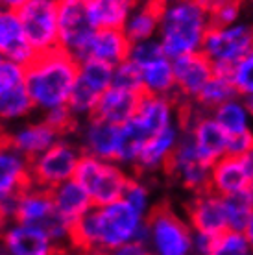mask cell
I'll return each instance as SVG.
<instances>
[{
	"instance_id": "cell-48",
	"label": "cell",
	"mask_w": 253,
	"mask_h": 255,
	"mask_svg": "<svg viewBox=\"0 0 253 255\" xmlns=\"http://www.w3.org/2000/svg\"><path fill=\"white\" fill-rule=\"evenodd\" d=\"M246 100H248V106H250V111H252V117H253V95L248 96Z\"/></svg>"
},
{
	"instance_id": "cell-34",
	"label": "cell",
	"mask_w": 253,
	"mask_h": 255,
	"mask_svg": "<svg viewBox=\"0 0 253 255\" xmlns=\"http://www.w3.org/2000/svg\"><path fill=\"white\" fill-rule=\"evenodd\" d=\"M209 255H253V244L244 231L226 230L215 237Z\"/></svg>"
},
{
	"instance_id": "cell-7",
	"label": "cell",
	"mask_w": 253,
	"mask_h": 255,
	"mask_svg": "<svg viewBox=\"0 0 253 255\" xmlns=\"http://www.w3.org/2000/svg\"><path fill=\"white\" fill-rule=\"evenodd\" d=\"M253 50V19H241L233 24H213L205 35L202 54L218 72L235 69L246 54Z\"/></svg>"
},
{
	"instance_id": "cell-44",
	"label": "cell",
	"mask_w": 253,
	"mask_h": 255,
	"mask_svg": "<svg viewBox=\"0 0 253 255\" xmlns=\"http://www.w3.org/2000/svg\"><path fill=\"white\" fill-rule=\"evenodd\" d=\"M26 2H30V0H0V4L4 6V9H11V11L20 9Z\"/></svg>"
},
{
	"instance_id": "cell-5",
	"label": "cell",
	"mask_w": 253,
	"mask_h": 255,
	"mask_svg": "<svg viewBox=\"0 0 253 255\" xmlns=\"http://www.w3.org/2000/svg\"><path fill=\"white\" fill-rule=\"evenodd\" d=\"M146 248L152 255H194V230L170 204H157L146 222Z\"/></svg>"
},
{
	"instance_id": "cell-47",
	"label": "cell",
	"mask_w": 253,
	"mask_h": 255,
	"mask_svg": "<svg viewBox=\"0 0 253 255\" xmlns=\"http://www.w3.org/2000/svg\"><path fill=\"white\" fill-rule=\"evenodd\" d=\"M6 144H7V135H6V131L0 128V150L6 146Z\"/></svg>"
},
{
	"instance_id": "cell-23",
	"label": "cell",
	"mask_w": 253,
	"mask_h": 255,
	"mask_svg": "<svg viewBox=\"0 0 253 255\" xmlns=\"http://www.w3.org/2000/svg\"><path fill=\"white\" fill-rule=\"evenodd\" d=\"M209 189L224 198L253 189L252 178L239 155H224L211 165Z\"/></svg>"
},
{
	"instance_id": "cell-35",
	"label": "cell",
	"mask_w": 253,
	"mask_h": 255,
	"mask_svg": "<svg viewBox=\"0 0 253 255\" xmlns=\"http://www.w3.org/2000/svg\"><path fill=\"white\" fill-rule=\"evenodd\" d=\"M124 200L127 204H131L137 211H140L142 215L150 217V213L155 209V200H153V191L150 183H148V178L144 176H139V174H133L131 181L127 185L126 192H124Z\"/></svg>"
},
{
	"instance_id": "cell-40",
	"label": "cell",
	"mask_w": 253,
	"mask_h": 255,
	"mask_svg": "<svg viewBox=\"0 0 253 255\" xmlns=\"http://www.w3.org/2000/svg\"><path fill=\"white\" fill-rule=\"evenodd\" d=\"M213 235H205V233H196L194 231V255H209L213 248Z\"/></svg>"
},
{
	"instance_id": "cell-4",
	"label": "cell",
	"mask_w": 253,
	"mask_h": 255,
	"mask_svg": "<svg viewBox=\"0 0 253 255\" xmlns=\"http://www.w3.org/2000/svg\"><path fill=\"white\" fill-rule=\"evenodd\" d=\"M213 17L198 0H163L157 41L172 59L202 52Z\"/></svg>"
},
{
	"instance_id": "cell-27",
	"label": "cell",
	"mask_w": 253,
	"mask_h": 255,
	"mask_svg": "<svg viewBox=\"0 0 253 255\" xmlns=\"http://www.w3.org/2000/svg\"><path fill=\"white\" fill-rule=\"evenodd\" d=\"M50 192L57 213L72 226L78 220H82L89 211L95 207L87 191L78 183L76 179H69L61 185H57L56 189H52Z\"/></svg>"
},
{
	"instance_id": "cell-33",
	"label": "cell",
	"mask_w": 253,
	"mask_h": 255,
	"mask_svg": "<svg viewBox=\"0 0 253 255\" xmlns=\"http://www.w3.org/2000/svg\"><path fill=\"white\" fill-rule=\"evenodd\" d=\"M224 202H226V215H228L229 230L244 231L248 220H250V215L253 211V189H248L244 192L224 198Z\"/></svg>"
},
{
	"instance_id": "cell-30",
	"label": "cell",
	"mask_w": 253,
	"mask_h": 255,
	"mask_svg": "<svg viewBox=\"0 0 253 255\" xmlns=\"http://www.w3.org/2000/svg\"><path fill=\"white\" fill-rule=\"evenodd\" d=\"M135 0H87V9L96 30H124Z\"/></svg>"
},
{
	"instance_id": "cell-13",
	"label": "cell",
	"mask_w": 253,
	"mask_h": 255,
	"mask_svg": "<svg viewBox=\"0 0 253 255\" xmlns=\"http://www.w3.org/2000/svg\"><path fill=\"white\" fill-rule=\"evenodd\" d=\"M165 174L177 187L189 192V196L209 189L211 165L200 155L185 129Z\"/></svg>"
},
{
	"instance_id": "cell-41",
	"label": "cell",
	"mask_w": 253,
	"mask_h": 255,
	"mask_svg": "<svg viewBox=\"0 0 253 255\" xmlns=\"http://www.w3.org/2000/svg\"><path fill=\"white\" fill-rule=\"evenodd\" d=\"M111 255H152V254H150V250L146 248L144 243H131L119 250H115Z\"/></svg>"
},
{
	"instance_id": "cell-46",
	"label": "cell",
	"mask_w": 253,
	"mask_h": 255,
	"mask_svg": "<svg viewBox=\"0 0 253 255\" xmlns=\"http://www.w3.org/2000/svg\"><path fill=\"white\" fill-rule=\"evenodd\" d=\"M70 255H111L106 252H70Z\"/></svg>"
},
{
	"instance_id": "cell-17",
	"label": "cell",
	"mask_w": 253,
	"mask_h": 255,
	"mask_svg": "<svg viewBox=\"0 0 253 255\" xmlns=\"http://www.w3.org/2000/svg\"><path fill=\"white\" fill-rule=\"evenodd\" d=\"M43 230L19 220L4 224L0 239V255H69Z\"/></svg>"
},
{
	"instance_id": "cell-43",
	"label": "cell",
	"mask_w": 253,
	"mask_h": 255,
	"mask_svg": "<svg viewBox=\"0 0 253 255\" xmlns=\"http://www.w3.org/2000/svg\"><path fill=\"white\" fill-rule=\"evenodd\" d=\"M239 157L242 159V163H244L248 174H250V178H252V181H253V148H252V150H248L246 153L239 155Z\"/></svg>"
},
{
	"instance_id": "cell-54",
	"label": "cell",
	"mask_w": 253,
	"mask_h": 255,
	"mask_svg": "<svg viewBox=\"0 0 253 255\" xmlns=\"http://www.w3.org/2000/svg\"><path fill=\"white\" fill-rule=\"evenodd\" d=\"M69 255H70V254H69Z\"/></svg>"
},
{
	"instance_id": "cell-26",
	"label": "cell",
	"mask_w": 253,
	"mask_h": 255,
	"mask_svg": "<svg viewBox=\"0 0 253 255\" xmlns=\"http://www.w3.org/2000/svg\"><path fill=\"white\" fill-rule=\"evenodd\" d=\"M161 7L163 0H139L135 2L127 22L124 24V33L131 43L157 39L161 24Z\"/></svg>"
},
{
	"instance_id": "cell-50",
	"label": "cell",
	"mask_w": 253,
	"mask_h": 255,
	"mask_svg": "<svg viewBox=\"0 0 253 255\" xmlns=\"http://www.w3.org/2000/svg\"><path fill=\"white\" fill-rule=\"evenodd\" d=\"M246 6H250L253 9V0H246Z\"/></svg>"
},
{
	"instance_id": "cell-1",
	"label": "cell",
	"mask_w": 253,
	"mask_h": 255,
	"mask_svg": "<svg viewBox=\"0 0 253 255\" xmlns=\"http://www.w3.org/2000/svg\"><path fill=\"white\" fill-rule=\"evenodd\" d=\"M148 217L124 198L106 205H95L72 226V252H106L131 243H144Z\"/></svg>"
},
{
	"instance_id": "cell-3",
	"label": "cell",
	"mask_w": 253,
	"mask_h": 255,
	"mask_svg": "<svg viewBox=\"0 0 253 255\" xmlns=\"http://www.w3.org/2000/svg\"><path fill=\"white\" fill-rule=\"evenodd\" d=\"M183 121L185 106L176 96L142 95L135 115L122 124L119 163L135 168L146 140L176 124H183Z\"/></svg>"
},
{
	"instance_id": "cell-6",
	"label": "cell",
	"mask_w": 253,
	"mask_h": 255,
	"mask_svg": "<svg viewBox=\"0 0 253 255\" xmlns=\"http://www.w3.org/2000/svg\"><path fill=\"white\" fill-rule=\"evenodd\" d=\"M13 220L35 226L67 252H72V224L57 213L52 192L37 185H30L20 192L15 202Z\"/></svg>"
},
{
	"instance_id": "cell-8",
	"label": "cell",
	"mask_w": 253,
	"mask_h": 255,
	"mask_svg": "<svg viewBox=\"0 0 253 255\" xmlns=\"http://www.w3.org/2000/svg\"><path fill=\"white\" fill-rule=\"evenodd\" d=\"M133 174L117 161H106L83 155L76 170L78 183L87 191L95 205H106L124 196Z\"/></svg>"
},
{
	"instance_id": "cell-28",
	"label": "cell",
	"mask_w": 253,
	"mask_h": 255,
	"mask_svg": "<svg viewBox=\"0 0 253 255\" xmlns=\"http://www.w3.org/2000/svg\"><path fill=\"white\" fill-rule=\"evenodd\" d=\"M35 115L37 111L26 85L0 93V128L4 131Z\"/></svg>"
},
{
	"instance_id": "cell-24",
	"label": "cell",
	"mask_w": 253,
	"mask_h": 255,
	"mask_svg": "<svg viewBox=\"0 0 253 255\" xmlns=\"http://www.w3.org/2000/svg\"><path fill=\"white\" fill-rule=\"evenodd\" d=\"M129 50L131 41L127 39L124 30H96L82 59H95L117 67L129 58Z\"/></svg>"
},
{
	"instance_id": "cell-19",
	"label": "cell",
	"mask_w": 253,
	"mask_h": 255,
	"mask_svg": "<svg viewBox=\"0 0 253 255\" xmlns=\"http://www.w3.org/2000/svg\"><path fill=\"white\" fill-rule=\"evenodd\" d=\"M7 144L20 152L24 157L32 161L50 146H54L63 135L52 126L44 117L37 115L6 131Z\"/></svg>"
},
{
	"instance_id": "cell-20",
	"label": "cell",
	"mask_w": 253,
	"mask_h": 255,
	"mask_svg": "<svg viewBox=\"0 0 253 255\" xmlns=\"http://www.w3.org/2000/svg\"><path fill=\"white\" fill-rule=\"evenodd\" d=\"M215 74V67L202 52L187 54L174 59V76H176V98L189 108L194 104L196 96Z\"/></svg>"
},
{
	"instance_id": "cell-39",
	"label": "cell",
	"mask_w": 253,
	"mask_h": 255,
	"mask_svg": "<svg viewBox=\"0 0 253 255\" xmlns=\"http://www.w3.org/2000/svg\"><path fill=\"white\" fill-rule=\"evenodd\" d=\"M246 11V0H231L228 4H224L220 9H216L213 17V24H233L244 19Z\"/></svg>"
},
{
	"instance_id": "cell-38",
	"label": "cell",
	"mask_w": 253,
	"mask_h": 255,
	"mask_svg": "<svg viewBox=\"0 0 253 255\" xmlns=\"http://www.w3.org/2000/svg\"><path fill=\"white\" fill-rule=\"evenodd\" d=\"M113 85L142 93V91H140L139 69H137L129 59H126V61L121 65H117V67H115V74H113Z\"/></svg>"
},
{
	"instance_id": "cell-10",
	"label": "cell",
	"mask_w": 253,
	"mask_h": 255,
	"mask_svg": "<svg viewBox=\"0 0 253 255\" xmlns=\"http://www.w3.org/2000/svg\"><path fill=\"white\" fill-rule=\"evenodd\" d=\"M83 152L72 135H63L54 146L30 161L33 185L52 191L69 179H74Z\"/></svg>"
},
{
	"instance_id": "cell-52",
	"label": "cell",
	"mask_w": 253,
	"mask_h": 255,
	"mask_svg": "<svg viewBox=\"0 0 253 255\" xmlns=\"http://www.w3.org/2000/svg\"><path fill=\"white\" fill-rule=\"evenodd\" d=\"M2 61H4V59H2V58H0V63H2Z\"/></svg>"
},
{
	"instance_id": "cell-37",
	"label": "cell",
	"mask_w": 253,
	"mask_h": 255,
	"mask_svg": "<svg viewBox=\"0 0 253 255\" xmlns=\"http://www.w3.org/2000/svg\"><path fill=\"white\" fill-rule=\"evenodd\" d=\"M26 85V65L4 59L0 63V93Z\"/></svg>"
},
{
	"instance_id": "cell-45",
	"label": "cell",
	"mask_w": 253,
	"mask_h": 255,
	"mask_svg": "<svg viewBox=\"0 0 253 255\" xmlns=\"http://www.w3.org/2000/svg\"><path fill=\"white\" fill-rule=\"evenodd\" d=\"M244 233H246V237L250 239V243L253 244V211H252V215H250V220H248L246 228H244Z\"/></svg>"
},
{
	"instance_id": "cell-42",
	"label": "cell",
	"mask_w": 253,
	"mask_h": 255,
	"mask_svg": "<svg viewBox=\"0 0 253 255\" xmlns=\"http://www.w3.org/2000/svg\"><path fill=\"white\" fill-rule=\"evenodd\" d=\"M198 2H200V4H202V6L205 7L211 15H213L216 9H220L224 4H228V2H231V0H198Z\"/></svg>"
},
{
	"instance_id": "cell-18",
	"label": "cell",
	"mask_w": 253,
	"mask_h": 255,
	"mask_svg": "<svg viewBox=\"0 0 253 255\" xmlns=\"http://www.w3.org/2000/svg\"><path fill=\"white\" fill-rule=\"evenodd\" d=\"M183 213L196 233L216 237L229 230L224 196L213 192L211 189L190 194L189 200L185 202Z\"/></svg>"
},
{
	"instance_id": "cell-31",
	"label": "cell",
	"mask_w": 253,
	"mask_h": 255,
	"mask_svg": "<svg viewBox=\"0 0 253 255\" xmlns=\"http://www.w3.org/2000/svg\"><path fill=\"white\" fill-rule=\"evenodd\" d=\"M235 96H239V93H237V87H235L231 74L215 70V74L209 78V82L203 85V89L196 96L194 104L189 106V108H196L202 109V111L213 113L216 108H220L222 104L229 102Z\"/></svg>"
},
{
	"instance_id": "cell-14",
	"label": "cell",
	"mask_w": 253,
	"mask_h": 255,
	"mask_svg": "<svg viewBox=\"0 0 253 255\" xmlns=\"http://www.w3.org/2000/svg\"><path fill=\"white\" fill-rule=\"evenodd\" d=\"M95 32L87 0H59V48L82 59Z\"/></svg>"
},
{
	"instance_id": "cell-22",
	"label": "cell",
	"mask_w": 253,
	"mask_h": 255,
	"mask_svg": "<svg viewBox=\"0 0 253 255\" xmlns=\"http://www.w3.org/2000/svg\"><path fill=\"white\" fill-rule=\"evenodd\" d=\"M37 54L26 37L24 26L19 19V13L4 9L0 15V58L28 65Z\"/></svg>"
},
{
	"instance_id": "cell-16",
	"label": "cell",
	"mask_w": 253,
	"mask_h": 255,
	"mask_svg": "<svg viewBox=\"0 0 253 255\" xmlns=\"http://www.w3.org/2000/svg\"><path fill=\"white\" fill-rule=\"evenodd\" d=\"M72 137L80 144L83 155L117 161L119 150H121L122 126L104 121L100 117H91L78 122Z\"/></svg>"
},
{
	"instance_id": "cell-9",
	"label": "cell",
	"mask_w": 253,
	"mask_h": 255,
	"mask_svg": "<svg viewBox=\"0 0 253 255\" xmlns=\"http://www.w3.org/2000/svg\"><path fill=\"white\" fill-rule=\"evenodd\" d=\"M127 59L139 69L142 95L176 96L174 59L166 56L157 39L131 43Z\"/></svg>"
},
{
	"instance_id": "cell-15",
	"label": "cell",
	"mask_w": 253,
	"mask_h": 255,
	"mask_svg": "<svg viewBox=\"0 0 253 255\" xmlns=\"http://www.w3.org/2000/svg\"><path fill=\"white\" fill-rule=\"evenodd\" d=\"M183 129L209 165L228 155L229 137L213 113L196 108H185Z\"/></svg>"
},
{
	"instance_id": "cell-49",
	"label": "cell",
	"mask_w": 253,
	"mask_h": 255,
	"mask_svg": "<svg viewBox=\"0 0 253 255\" xmlns=\"http://www.w3.org/2000/svg\"><path fill=\"white\" fill-rule=\"evenodd\" d=\"M2 231H4V222L0 220V239H2Z\"/></svg>"
},
{
	"instance_id": "cell-32",
	"label": "cell",
	"mask_w": 253,
	"mask_h": 255,
	"mask_svg": "<svg viewBox=\"0 0 253 255\" xmlns=\"http://www.w3.org/2000/svg\"><path fill=\"white\" fill-rule=\"evenodd\" d=\"M115 67L95 59H80L76 85L100 98L113 85Z\"/></svg>"
},
{
	"instance_id": "cell-29",
	"label": "cell",
	"mask_w": 253,
	"mask_h": 255,
	"mask_svg": "<svg viewBox=\"0 0 253 255\" xmlns=\"http://www.w3.org/2000/svg\"><path fill=\"white\" fill-rule=\"evenodd\" d=\"M215 119L228 133V137H241L253 133V117L244 96H235L213 111Z\"/></svg>"
},
{
	"instance_id": "cell-11",
	"label": "cell",
	"mask_w": 253,
	"mask_h": 255,
	"mask_svg": "<svg viewBox=\"0 0 253 255\" xmlns=\"http://www.w3.org/2000/svg\"><path fill=\"white\" fill-rule=\"evenodd\" d=\"M17 13L35 54L59 48V0H30Z\"/></svg>"
},
{
	"instance_id": "cell-21",
	"label": "cell",
	"mask_w": 253,
	"mask_h": 255,
	"mask_svg": "<svg viewBox=\"0 0 253 255\" xmlns=\"http://www.w3.org/2000/svg\"><path fill=\"white\" fill-rule=\"evenodd\" d=\"M181 135H183V124H176L146 140L140 150L137 166H135V174L144 176V178L165 174L170 165L172 155L181 140Z\"/></svg>"
},
{
	"instance_id": "cell-36",
	"label": "cell",
	"mask_w": 253,
	"mask_h": 255,
	"mask_svg": "<svg viewBox=\"0 0 253 255\" xmlns=\"http://www.w3.org/2000/svg\"><path fill=\"white\" fill-rule=\"evenodd\" d=\"M231 78L239 96L248 98L253 95V50L235 65V69L231 70Z\"/></svg>"
},
{
	"instance_id": "cell-2",
	"label": "cell",
	"mask_w": 253,
	"mask_h": 255,
	"mask_svg": "<svg viewBox=\"0 0 253 255\" xmlns=\"http://www.w3.org/2000/svg\"><path fill=\"white\" fill-rule=\"evenodd\" d=\"M80 59L63 48L37 54L26 65V89L37 115H48L69 106L78 80Z\"/></svg>"
},
{
	"instance_id": "cell-25",
	"label": "cell",
	"mask_w": 253,
	"mask_h": 255,
	"mask_svg": "<svg viewBox=\"0 0 253 255\" xmlns=\"http://www.w3.org/2000/svg\"><path fill=\"white\" fill-rule=\"evenodd\" d=\"M140 96H142V93H139V91H131V89H126V87L111 85L100 96L95 117H100L104 121L122 126V124H126L135 115Z\"/></svg>"
},
{
	"instance_id": "cell-51",
	"label": "cell",
	"mask_w": 253,
	"mask_h": 255,
	"mask_svg": "<svg viewBox=\"0 0 253 255\" xmlns=\"http://www.w3.org/2000/svg\"><path fill=\"white\" fill-rule=\"evenodd\" d=\"M2 13H4V6H2V4H0V15H2Z\"/></svg>"
},
{
	"instance_id": "cell-53",
	"label": "cell",
	"mask_w": 253,
	"mask_h": 255,
	"mask_svg": "<svg viewBox=\"0 0 253 255\" xmlns=\"http://www.w3.org/2000/svg\"><path fill=\"white\" fill-rule=\"evenodd\" d=\"M135 2H139V0H135Z\"/></svg>"
},
{
	"instance_id": "cell-12",
	"label": "cell",
	"mask_w": 253,
	"mask_h": 255,
	"mask_svg": "<svg viewBox=\"0 0 253 255\" xmlns=\"http://www.w3.org/2000/svg\"><path fill=\"white\" fill-rule=\"evenodd\" d=\"M32 185L30 159L6 144L0 150V220H13L15 202L20 192Z\"/></svg>"
}]
</instances>
